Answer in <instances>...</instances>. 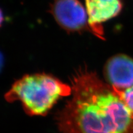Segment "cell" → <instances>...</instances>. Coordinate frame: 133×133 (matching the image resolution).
<instances>
[{"label":"cell","mask_w":133,"mask_h":133,"mask_svg":"<svg viewBox=\"0 0 133 133\" xmlns=\"http://www.w3.org/2000/svg\"><path fill=\"white\" fill-rule=\"evenodd\" d=\"M72 97L57 114L61 133H133V118L109 84L86 68L71 79Z\"/></svg>","instance_id":"1"},{"label":"cell","mask_w":133,"mask_h":133,"mask_svg":"<svg viewBox=\"0 0 133 133\" xmlns=\"http://www.w3.org/2000/svg\"><path fill=\"white\" fill-rule=\"evenodd\" d=\"M71 86L44 74L26 75L5 94L9 102L20 101L30 115H44L61 97L71 94Z\"/></svg>","instance_id":"2"},{"label":"cell","mask_w":133,"mask_h":133,"mask_svg":"<svg viewBox=\"0 0 133 133\" xmlns=\"http://www.w3.org/2000/svg\"><path fill=\"white\" fill-rule=\"evenodd\" d=\"M49 12L57 24L68 33L90 31L86 8L78 0H52Z\"/></svg>","instance_id":"3"},{"label":"cell","mask_w":133,"mask_h":133,"mask_svg":"<svg viewBox=\"0 0 133 133\" xmlns=\"http://www.w3.org/2000/svg\"><path fill=\"white\" fill-rule=\"evenodd\" d=\"M122 0H85L89 29L94 35L104 39L105 22L118 16L123 9Z\"/></svg>","instance_id":"4"},{"label":"cell","mask_w":133,"mask_h":133,"mask_svg":"<svg viewBox=\"0 0 133 133\" xmlns=\"http://www.w3.org/2000/svg\"><path fill=\"white\" fill-rule=\"evenodd\" d=\"M104 75L115 89L124 90L133 86V59L125 54H117L108 60Z\"/></svg>","instance_id":"5"},{"label":"cell","mask_w":133,"mask_h":133,"mask_svg":"<svg viewBox=\"0 0 133 133\" xmlns=\"http://www.w3.org/2000/svg\"><path fill=\"white\" fill-rule=\"evenodd\" d=\"M114 89L128 108L133 118V86L124 90H118L115 88Z\"/></svg>","instance_id":"6"}]
</instances>
